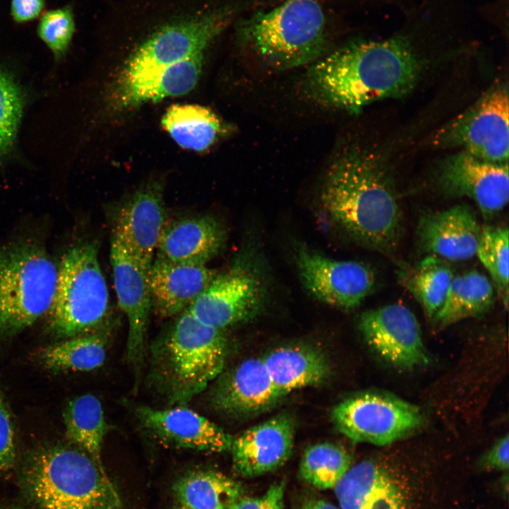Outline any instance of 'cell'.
<instances>
[{"label":"cell","instance_id":"cell-28","mask_svg":"<svg viewBox=\"0 0 509 509\" xmlns=\"http://www.w3.org/2000/svg\"><path fill=\"white\" fill-rule=\"evenodd\" d=\"M161 124L180 147L202 152L222 132V123L209 108L199 105H173L164 114Z\"/></svg>","mask_w":509,"mask_h":509},{"label":"cell","instance_id":"cell-11","mask_svg":"<svg viewBox=\"0 0 509 509\" xmlns=\"http://www.w3.org/2000/svg\"><path fill=\"white\" fill-rule=\"evenodd\" d=\"M266 299L260 270L251 259L242 257L226 271L218 273L187 310L201 323L223 329L255 317Z\"/></svg>","mask_w":509,"mask_h":509},{"label":"cell","instance_id":"cell-34","mask_svg":"<svg viewBox=\"0 0 509 509\" xmlns=\"http://www.w3.org/2000/svg\"><path fill=\"white\" fill-rule=\"evenodd\" d=\"M23 109L22 92L6 72L0 69V157L11 148Z\"/></svg>","mask_w":509,"mask_h":509},{"label":"cell","instance_id":"cell-14","mask_svg":"<svg viewBox=\"0 0 509 509\" xmlns=\"http://www.w3.org/2000/svg\"><path fill=\"white\" fill-rule=\"evenodd\" d=\"M438 182L447 195L472 199L486 219L497 215L508 202V163L484 160L462 151L443 161Z\"/></svg>","mask_w":509,"mask_h":509},{"label":"cell","instance_id":"cell-24","mask_svg":"<svg viewBox=\"0 0 509 509\" xmlns=\"http://www.w3.org/2000/svg\"><path fill=\"white\" fill-rule=\"evenodd\" d=\"M204 52L197 53L146 77L115 84L113 103L117 110H130L148 102L190 92L201 73Z\"/></svg>","mask_w":509,"mask_h":509},{"label":"cell","instance_id":"cell-23","mask_svg":"<svg viewBox=\"0 0 509 509\" xmlns=\"http://www.w3.org/2000/svg\"><path fill=\"white\" fill-rule=\"evenodd\" d=\"M334 488L341 509H406L394 476L373 460L351 466Z\"/></svg>","mask_w":509,"mask_h":509},{"label":"cell","instance_id":"cell-15","mask_svg":"<svg viewBox=\"0 0 509 509\" xmlns=\"http://www.w3.org/2000/svg\"><path fill=\"white\" fill-rule=\"evenodd\" d=\"M358 328L368 345L395 366L413 368L429 361L417 319L402 304L367 310Z\"/></svg>","mask_w":509,"mask_h":509},{"label":"cell","instance_id":"cell-17","mask_svg":"<svg viewBox=\"0 0 509 509\" xmlns=\"http://www.w3.org/2000/svg\"><path fill=\"white\" fill-rule=\"evenodd\" d=\"M168 221L162 189L153 183L135 192L119 208L112 235L149 271Z\"/></svg>","mask_w":509,"mask_h":509},{"label":"cell","instance_id":"cell-25","mask_svg":"<svg viewBox=\"0 0 509 509\" xmlns=\"http://www.w3.org/2000/svg\"><path fill=\"white\" fill-rule=\"evenodd\" d=\"M262 359L274 385L283 396L296 390L320 385L330 374L326 356L312 347H281Z\"/></svg>","mask_w":509,"mask_h":509},{"label":"cell","instance_id":"cell-27","mask_svg":"<svg viewBox=\"0 0 509 509\" xmlns=\"http://www.w3.org/2000/svg\"><path fill=\"white\" fill-rule=\"evenodd\" d=\"M66 438L103 467L102 450L108 430L99 399L84 394L71 399L63 412Z\"/></svg>","mask_w":509,"mask_h":509},{"label":"cell","instance_id":"cell-41","mask_svg":"<svg viewBox=\"0 0 509 509\" xmlns=\"http://www.w3.org/2000/svg\"><path fill=\"white\" fill-rule=\"evenodd\" d=\"M0 509H23L13 505H0Z\"/></svg>","mask_w":509,"mask_h":509},{"label":"cell","instance_id":"cell-33","mask_svg":"<svg viewBox=\"0 0 509 509\" xmlns=\"http://www.w3.org/2000/svg\"><path fill=\"white\" fill-rule=\"evenodd\" d=\"M508 227L483 228L476 252L505 307L508 303Z\"/></svg>","mask_w":509,"mask_h":509},{"label":"cell","instance_id":"cell-20","mask_svg":"<svg viewBox=\"0 0 509 509\" xmlns=\"http://www.w3.org/2000/svg\"><path fill=\"white\" fill-rule=\"evenodd\" d=\"M218 273L206 265L175 262L156 255L148 271L152 308L163 317L178 315Z\"/></svg>","mask_w":509,"mask_h":509},{"label":"cell","instance_id":"cell-21","mask_svg":"<svg viewBox=\"0 0 509 509\" xmlns=\"http://www.w3.org/2000/svg\"><path fill=\"white\" fill-rule=\"evenodd\" d=\"M226 238L224 226L211 215L168 221L156 255L175 262L206 265L225 247Z\"/></svg>","mask_w":509,"mask_h":509},{"label":"cell","instance_id":"cell-16","mask_svg":"<svg viewBox=\"0 0 509 509\" xmlns=\"http://www.w3.org/2000/svg\"><path fill=\"white\" fill-rule=\"evenodd\" d=\"M136 415L142 427L163 444L198 451L230 449L233 437L199 413L182 405L168 409L139 406Z\"/></svg>","mask_w":509,"mask_h":509},{"label":"cell","instance_id":"cell-32","mask_svg":"<svg viewBox=\"0 0 509 509\" xmlns=\"http://www.w3.org/2000/svg\"><path fill=\"white\" fill-rule=\"evenodd\" d=\"M453 276L445 262L431 255L420 263L409 279L407 286L426 314L434 317L444 303Z\"/></svg>","mask_w":509,"mask_h":509},{"label":"cell","instance_id":"cell-5","mask_svg":"<svg viewBox=\"0 0 509 509\" xmlns=\"http://www.w3.org/2000/svg\"><path fill=\"white\" fill-rule=\"evenodd\" d=\"M153 345L151 380L170 406L183 405L222 371L227 341L186 309Z\"/></svg>","mask_w":509,"mask_h":509},{"label":"cell","instance_id":"cell-31","mask_svg":"<svg viewBox=\"0 0 509 509\" xmlns=\"http://www.w3.org/2000/svg\"><path fill=\"white\" fill-rule=\"evenodd\" d=\"M352 460L350 453L338 444L316 443L305 450L300 462L299 475L317 488H332L351 467Z\"/></svg>","mask_w":509,"mask_h":509},{"label":"cell","instance_id":"cell-13","mask_svg":"<svg viewBox=\"0 0 509 509\" xmlns=\"http://www.w3.org/2000/svg\"><path fill=\"white\" fill-rule=\"evenodd\" d=\"M115 290L128 322L127 359L135 375V387L144 363L152 302L148 271L122 242L112 236L110 250Z\"/></svg>","mask_w":509,"mask_h":509},{"label":"cell","instance_id":"cell-40","mask_svg":"<svg viewBox=\"0 0 509 509\" xmlns=\"http://www.w3.org/2000/svg\"><path fill=\"white\" fill-rule=\"evenodd\" d=\"M295 509H337L331 503L320 498H308L303 501Z\"/></svg>","mask_w":509,"mask_h":509},{"label":"cell","instance_id":"cell-1","mask_svg":"<svg viewBox=\"0 0 509 509\" xmlns=\"http://www.w3.org/2000/svg\"><path fill=\"white\" fill-rule=\"evenodd\" d=\"M414 45L403 34L349 42L310 67L302 90L317 105L351 114L378 100L406 95L426 64Z\"/></svg>","mask_w":509,"mask_h":509},{"label":"cell","instance_id":"cell-36","mask_svg":"<svg viewBox=\"0 0 509 509\" xmlns=\"http://www.w3.org/2000/svg\"><path fill=\"white\" fill-rule=\"evenodd\" d=\"M14 425L8 406L0 387V473L12 470L16 463Z\"/></svg>","mask_w":509,"mask_h":509},{"label":"cell","instance_id":"cell-38","mask_svg":"<svg viewBox=\"0 0 509 509\" xmlns=\"http://www.w3.org/2000/svg\"><path fill=\"white\" fill-rule=\"evenodd\" d=\"M509 438L508 435L501 438L483 456L480 464L485 469L505 471L508 469Z\"/></svg>","mask_w":509,"mask_h":509},{"label":"cell","instance_id":"cell-26","mask_svg":"<svg viewBox=\"0 0 509 509\" xmlns=\"http://www.w3.org/2000/svg\"><path fill=\"white\" fill-rule=\"evenodd\" d=\"M177 504L187 509H229L242 497L241 485L213 470H197L180 477L172 487Z\"/></svg>","mask_w":509,"mask_h":509},{"label":"cell","instance_id":"cell-29","mask_svg":"<svg viewBox=\"0 0 509 509\" xmlns=\"http://www.w3.org/2000/svg\"><path fill=\"white\" fill-rule=\"evenodd\" d=\"M494 288L484 274L472 269L453 276L444 303L434 316L443 324L481 315L494 303Z\"/></svg>","mask_w":509,"mask_h":509},{"label":"cell","instance_id":"cell-10","mask_svg":"<svg viewBox=\"0 0 509 509\" xmlns=\"http://www.w3.org/2000/svg\"><path fill=\"white\" fill-rule=\"evenodd\" d=\"M332 420L353 443L383 446L396 442L423 422L420 409L396 397L364 393L349 397L332 409Z\"/></svg>","mask_w":509,"mask_h":509},{"label":"cell","instance_id":"cell-22","mask_svg":"<svg viewBox=\"0 0 509 509\" xmlns=\"http://www.w3.org/2000/svg\"><path fill=\"white\" fill-rule=\"evenodd\" d=\"M283 395L274 385L262 358L242 361L218 384L213 403L218 410L245 416L263 412Z\"/></svg>","mask_w":509,"mask_h":509},{"label":"cell","instance_id":"cell-35","mask_svg":"<svg viewBox=\"0 0 509 509\" xmlns=\"http://www.w3.org/2000/svg\"><path fill=\"white\" fill-rule=\"evenodd\" d=\"M74 31V16L69 5L45 13L37 26L38 36L56 59H61L66 52Z\"/></svg>","mask_w":509,"mask_h":509},{"label":"cell","instance_id":"cell-12","mask_svg":"<svg viewBox=\"0 0 509 509\" xmlns=\"http://www.w3.org/2000/svg\"><path fill=\"white\" fill-rule=\"evenodd\" d=\"M305 289L317 300L342 310L359 306L373 291L375 275L366 264L330 259L300 247L295 257Z\"/></svg>","mask_w":509,"mask_h":509},{"label":"cell","instance_id":"cell-42","mask_svg":"<svg viewBox=\"0 0 509 509\" xmlns=\"http://www.w3.org/2000/svg\"><path fill=\"white\" fill-rule=\"evenodd\" d=\"M174 509H187V508H184V507H182V506H180V505H179L177 504V505H175V507Z\"/></svg>","mask_w":509,"mask_h":509},{"label":"cell","instance_id":"cell-2","mask_svg":"<svg viewBox=\"0 0 509 509\" xmlns=\"http://www.w3.org/2000/svg\"><path fill=\"white\" fill-rule=\"evenodd\" d=\"M320 202L334 223L356 242L385 254L394 252L402 213L379 157L356 145L346 147L328 167Z\"/></svg>","mask_w":509,"mask_h":509},{"label":"cell","instance_id":"cell-8","mask_svg":"<svg viewBox=\"0 0 509 509\" xmlns=\"http://www.w3.org/2000/svg\"><path fill=\"white\" fill-rule=\"evenodd\" d=\"M98 251L95 243L86 242L72 246L62 256L48 312V327L57 337L93 333L107 320L110 295Z\"/></svg>","mask_w":509,"mask_h":509},{"label":"cell","instance_id":"cell-4","mask_svg":"<svg viewBox=\"0 0 509 509\" xmlns=\"http://www.w3.org/2000/svg\"><path fill=\"white\" fill-rule=\"evenodd\" d=\"M242 4L198 0L172 6L150 18L146 35L131 52L116 84L154 74L197 53L205 52L234 21Z\"/></svg>","mask_w":509,"mask_h":509},{"label":"cell","instance_id":"cell-19","mask_svg":"<svg viewBox=\"0 0 509 509\" xmlns=\"http://www.w3.org/2000/svg\"><path fill=\"white\" fill-rule=\"evenodd\" d=\"M481 228L472 209L460 204L423 214L416 235L423 251L451 261L476 255Z\"/></svg>","mask_w":509,"mask_h":509},{"label":"cell","instance_id":"cell-39","mask_svg":"<svg viewBox=\"0 0 509 509\" xmlns=\"http://www.w3.org/2000/svg\"><path fill=\"white\" fill-rule=\"evenodd\" d=\"M44 7V0H11V14L16 23H25L37 18Z\"/></svg>","mask_w":509,"mask_h":509},{"label":"cell","instance_id":"cell-9","mask_svg":"<svg viewBox=\"0 0 509 509\" xmlns=\"http://www.w3.org/2000/svg\"><path fill=\"white\" fill-rule=\"evenodd\" d=\"M438 148H459L479 159L508 163L509 99L507 86L497 85L433 135Z\"/></svg>","mask_w":509,"mask_h":509},{"label":"cell","instance_id":"cell-37","mask_svg":"<svg viewBox=\"0 0 509 509\" xmlns=\"http://www.w3.org/2000/svg\"><path fill=\"white\" fill-rule=\"evenodd\" d=\"M285 482L271 484L259 497H240L229 509H284Z\"/></svg>","mask_w":509,"mask_h":509},{"label":"cell","instance_id":"cell-7","mask_svg":"<svg viewBox=\"0 0 509 509\" xmlns=\"http://www.w3.org/2000/svg\"><path fill=\"white\" fill-rule=\"evenodd\" d=\"M57 267L39 243L0 245V337H11L48 313L55 294Z\"/></svg>","mask_w":509,"mask_h":509},{"label":"cell","instance_id":"cell-30","mask_svg":"<svg viewBox=\"0 0 509 509\" xmlns=\"http://www.w3.org/2000/svg\"><path fill=\"white\" fill-rule=\"evenodd\" d=\"M105 339L96 332L69 337L40 349L37 358L44 368L54 372L93 370L105 361Z\"/></svg>","mask_w":509,"mask_h":509},{"label":"cell","instance_id":"cell-18","mask_svg":"<svg viewBox=\"0 0 509 509\" xmlns=\"http://www.w3.org/2000/svg\"><path fill=\"white\" fill-rule=\"evenodd\" d=\"M294 443V424L279 415L254 426L233 438L230 451L235 471L243 477L273 472L290 458Z\"/></svg>","mask_w":509,"mask_h":509},{"label":"cell","instance_id":"cell-3","mask_svg":"<svg viewBox=\"0 0 509 509\" xmlns=\"http://www.w3.org/2000/svg\"><path fill=\"white\" fill-rule=\"evenodd\" d=\"M19 481L40 509H122L103 467L78 447H40L25 457Z\"/></svg>","mask_w":509,"mask_h":509},{"label":"cell","instance_id":"cell-6","mask_svg":"<svg viewBox=\"0 0 509 509\" xmlns=\"http://www.w3.org/2000/svg\"><path fill=\"white\" fill-rule=\"evenodd\" d=\"M236 31L242 45L281 69L315 62L327 45L325 16L318 0H285L241 19Z\"/></svg>","mask_w":509,"mask_h":509}]
</instances>
